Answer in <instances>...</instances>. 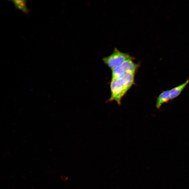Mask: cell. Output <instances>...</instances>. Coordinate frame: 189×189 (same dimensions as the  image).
I'll return each instance as SVG.
<instances>
[{
	"mask_svg": "<svg viewBox=\"0 0 189 189\" xmlns=\"http://www.w3.org/2000/svg\"><path fill=\"white\" fill-rule=\"evenodd\" d=\"M112 80L121 79L124 77L125 72L120 66H117L112 69Z\"/></svg>",
	"mask_w": 189,
	"mask_h": 189,
	"instance_id": "obj_6",
	"label": "cell"
},
{
	"mask_svg": "<svg viewBox=\"0 0 189 189\" xmlns=\"http://www.w3.org/2000/svg\"><path fill=\"white\" fill-rule=\"evenodd\" d=\"M189 83V78L183 83L170 90L169 91L170 99H172L178 96Z\"/></svg>",
	"mask_w": 189,
	"mask_h": 189,
	"instance_id": "obj_4",
	"label": "cell"
},
{
	"mask_svg": "<svg viewBox=\"0 0 189 189\" xmlns=\"http://www.w3.org/2000/svg\"><path fill=\"white\" fill-rule=\"evenodd\" d=\"M133 57L128 54L122 52L116 48H115L112 53L110 55L102 59L104 62L112 69L121 64L125 60Z\"/></svg>",
	"mask_w": 189,
	"mask_h": 189,
	"instance_id": "obj_2",
	"label": "cell"
},
{
	"mask_svg": "<svg viewBox=\"0 0 189 189\" xmlns=\"http://www.w3.org/2000/svg\"><path fill=\"white\" fill-rule=\"evenodd\" d=\"M170 90H166L161 93L158 96L156 101V107L159 109L164 103H167L170 100Z\"/></svg>",
	"mask_w": 189,
	"mask_h": 189,
	"instance_id": "obj_5",
	"label": "cell"
},
{
	"mask_svg": "<svg viewBox=\"0 0 189 189\" xmlns=\"http://www.w3.org/2000/svg\"><path fill=\"white\" fill-rule=\"evenodd\" d=\"M134 77L129 74H125L120 80H111L110 84L111 96L109 101H116L120 105L122 97L134 83Z\"/></svg>",
	"mask_w": 189,
	"mask_h": 189,
	"instance_id": "obj_1",
	"label": "cell"
},
{
	"mask_svg": "<svg viewBox=\"0 0 189 189\" xmlns=\"http://www.w3.org/2000/svg\"><path fill=\"white\" fill-rule=\"evenodd\" d=\"M133 59H128L124 61L120 65L124 69L125 73L135 74L138 67V65L132 61Z\"/></svg>",
	"mask_w": 189,
	"mask_h": 189,
	"instance_id": "obj_3",
	"label": "cell"
},
{
	"mask_svg": "<svg viewBox=\"0 0 189 189\" xmlns=\"http://www.w3.org/2000/svg\"><path fill=\"white\" fill-rule=\"evenodd\" d=\"M17 9H20L25 13L28 12L29 10L27 7L25 0H14L12 1Z\"/></svg>",
	"mask_w": 189,
	"mask_h": 189,
	"instance_id": "obj_7",
	"label": "cell"
}]
</instances>
